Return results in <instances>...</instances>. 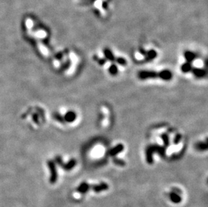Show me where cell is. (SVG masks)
Listing matches in <instances>:
<instances>
[{
  "instance_id": "obj_18",
  "label": "cell",
  "mask_w": 208,
  "mask_h": 207,
  "mask_svg": "<svg viewBox=\"0 0 208 207\" xmlns=\"http://www.w3.org/2000/svg\"><path fill=\"white\" fill-rule=\"evenodd\" d=\"M115 61L117 63L121 65L122 66H125L127 65V61L125 60V59L123 57H118L115 59Z\"/></svg>"
},
{
  "instance_id": "obj_20",
  "label": "cell",
  "mask_w": 208,
  "mask_h": 207,
  "mask_svg": "<svg viewBox=\"0 0 208 207\" xmlns=\"http://www.w3.org/2000/svg\"><path fill=\"white\" fill-rule=\"evenodd\" d=\"M181 139H182V135L179 133H177L175 136L174 139H173V143H174L175 145H177L178 142L181 141Z\"/></svg>"
},
{
  "instance_id": "obj_1",
  "label": "cell",
  "mask_w": 208,
  "mask_h": 207,
  "mask_svg": "<svg viewBox=\"0 0 208 207\" xmlns=\"http://www.w3.org/2000/svg\"><path fill=\"white\" fill-rule=\"evenodd\" d=\"M139 79L144 80L147 79H155L158 77V73L153 71H141L137 73Z\"/></svg>"
},
{
  "instance_id": "obj_3",
  "label": "cell",
  "mask_w": 208,
  "mask_h": 207,
  "mask_svg": "<svg viewBox=\"0 0 208 207\" xmlns=\"http://www.w3.org/2000/svg\"><path fill=\"white\" fill-rule=\"evenodd\" d=\"M124 150V145L123 144H118L116 146H114L113 148H112L111 149L108 151V154L112 157H114L117 155H118L119 153L122 152Z\"/></svg>"
},
{
  "instance_id": "obj_2",
  "label": "cell",
  "mask_w": 208,
  "mask_h": 207,
  "mask_svg": "<svg viewBox=\"0 0 208 207\" xmlns=\"http://www.w3.org/2000/svg\"><path fill=\"white\" fill-rule=\"evenodd\" d=\"M158 77L160 78L162 80L169 81L172 78V73L171 71H170L168 69L162 70V71L158 73Z\"/></svg>"
},
{
  "instance_id": "obj_6",
  "label": "cell",
  "mask_w": 208,
  "mask_h": 207,
  "mask_svg": "<svg viewBox=\"0 0 208 207\" xmlns=\"http://www.w3.org/2000/svg\"><path fill=\"white\" fill-rule=\"evenodd\" d=\"M191 72L193 73V74L195 76L198 77V78H201L204 77L205 75H206V71L205 70L200 68H192Z\"/></svg>"
},
{
  "instance_id": "obj_16",
  "label": "cell",
  "mask_w": 208,
  "mask_h": 207,
  "mask_svg": "<svg viewBox=\"0 0 208 207\" xmlns=\"http://www.w3.org/2000/svg\"><path fill=\"white\" fill-rule=\"evenodd\" d=\"M170 198H171L172 202H174V203H179V202L181 201V198L177 194H175V193H172L170 194Z\"/></svg>"
},
{
  "instance_id": "obj_24",
  "label": "cell",
  "mask_w": 208,
  "mask_h": 207,
  "mask_svg": "<svg viewBox=\"0 0 208 207\" xmlns=\"http://www.w3.org/2000/svg\"><path fill=\"white\" fill-rule=\"evenodd\" d=\"M140 53L142 54V55H143V56H146V53H147V51H146L145 49H143V48H141L140 49Z\"/></svg>"
},
{
  "instance_id": "obj_4",
  "label": "cell",
  "mask_w": 208,
  "mask_h": 207,
  "mask_svg": "<svg viewBox=\"0 0 208 207\" xmlns=\"http://www.w3.org/2000/svg\"><path fill=\"white\" fill-rule=\"evenodd\" d=\"M154 150L152 145H149L147 147L146 149V160H147L148 163L152 164L153 163V154H154Z\"/></svg>"
},
{
  "instance_id": "obj_7",
  "label": "cell",
  "mask_w": 208,
  "mask_h": 207,
  "mask_svg": "<svg viewBox=\"0 0 208 207\" xmlns=\"http://www.w3.org/2000/svg\"><path fill=\"white\" fill-rule=\"evenodd\" d=\"M184 56H185L186 62L191 63V62H193L195 60V59L196 58V55L190 50H186L185 51V53H184Z\"/></svg>"
},
{
  "instance_id": "obj_17",
  "label": "cell",
  "mask_w": 208,
  "mask_h": 207,
  "mask_svg": "<svg viewBox=\"0 0 208 207\" xmlns=\"http://www.w3.org/2000/svg\"><path fill=\"white\" fill-rule=\"evenodd\" d=\"M113 162L115 163L116 165H119V166H123L125 165V162L123 160H121V159L117 158V157H114L113 159Z\"/></svg>"
},
{
  "instance_id": "obj_21",
  "label": "cell",
  "mask_w": 208,
  "mask_h": 207,
  "mask_svg": "<svg viewBox=\"0 0 208 207\" xmlns=\"http://www.w3.org/2000/svg\"><path fill=\"white\" fill-rule=\"evenodd\" d=\"M50 168H51V169L52 173H53L51 181L55 182V179H56V176H57V175H56V174H55V167H54V165H53V163H50Z\"/></svg>"
},
{
  "instance_id": "obj_13",
  "label": "cell",
  "mask_w": 208,
  "mask_h": 207,
  "mask_svg": "<svg viewBox=\"0 0 208 207\" xmlns=\"http://www.w3.org/2000/svg\"><path fill=\"white\" fill-rule=\"evenodd\" d=\"M107 188H108V185L106 184H105V183H103V184H101L100 185H94V186L93 187V190H94L95 192H98L102 190L107 189Z\"/></svg>"
},
{
  "instance_id": "obj_8",
  "label": "cell",
  "mask_w": 208,
  "mask_h": 207,
  "mask_svg": "<svg viewBox=\"0 0 208 207\" xmlns=\"http://www.w3.org/2000/svg\"><path fill=\"white\" fill-rule=\"evenodd\" d=\"M152 146L154 152H158L160 155L162 156H164L165 155V152H166V147L164 146H160L158 145H152Z\"/></svg>"
},
{
  "instance_id": "obj_9",
  "label": "cell",
  "mask_w": 208,
  "mask_h": 207,
  "mask_svg": "<svg viewBox=\"0 0 208 207\" xmlns=\"http://www.w3.org/2000/svg\"><path fill=\"white\" fill-rule=\"evenodd\" d=\"M157 55H158V54H157V52L155 50L151 49L149 51H148L147 53H146V55L145 56H146L145 60L146 61H150L152 60H153V59L156 58Z\"/></svg>"
},
{
  "instance_id": "obj_10",
  "label": "cell",
  "mask_w": 208,
  "mask_h": 207,
  "mask_svg": "<svg viewBox=\"0 0 208 207\" xmlns=\"http://www.w3.org/2000/svg\"><path fill=\"white\" fill-rule=\"evenodd\" d=\"M76 117L77 116L76 113L73 111H70L67 113V114L65 115L64 118H65V120L67 121V122H74V121L76 120Z\"/></svg>"
},
{
  "instance_id": "obj_11",
  "label": "cell",
  "mask_w": 208,
  "mask_h": 207,
  "mask_svg": "<svg viewBox=\"0 0 208 207\" xmlns=\"http://www.w3.org/2000/svg\"><path fill=\"white\" fill-rule=\"evenodd\" d=\"M193 68V67H192L191 63H188V62H186V63H183L181 67V70L182 71V72L185 73H189L191 71V69Z\"/></svg>"
},
{
  "instance_id": "obj_23",
  "label": "cell",
  "mask_w": 208,
  "mask_h": 207,
  "mask_svg": "<svg viewBox=\"0 0 208 207\" xmlns=\"http://www.w3.org/2000/svg\"><path fill=\"white\" fill-rule=\"evenodd\" d=\"M97 61L98 62V63L100 65H104L106 63V59H104V58H101V59H99V58H98V59L97 60Z\"/></svg>"
},
{
  "instance_id": "obj_5",
  "label": "cell",
  "mask_w": 208,
  "mask_h": 207,
  "mask_svg": "<svg viewBox=\"0 0 208 207\" xmlns=\"http://www.w3.org/2000/svg\"><path fill=\"white\" fill-rule=\"evenodd\" d=\"M103 53H104V55H105V57L106 60L110 61L111 62L115 61L116 58L114 57L113 52H112V51L109 49V48H105V49L103 50Z\"/></svg>"
},
{
  "instance_id": "obj_15",
  "label": "cell",
  "mask_w": 208,
  "mask_h": 207,
  "mask_svg": "<svg viewBox=\"0 0 208 207\" xmlns=\"http://www.w3.org/2000/svg\"><path fill=\"white\" fill-rule=\"evenodd\" d=\"M195 147L198 150L200 151H205L207 150V142H197L195 145Z\"/></svg>"
},
{
  "instance_id": "obj_22",
  "label": "cell",
  "mask_w": 208,
  "mask_h": 207,
  "mask_svg": "<svg viewBox=\"0 0 208 207\" xmlns=\"http://www.w3.org/2000/svg\"><path fill=\"white\" fill-rule=\"evenodd\" d=\"M76 163V161L75 160H71V161H69V162L68 163V165H66V167H65L66 168H65V169H71V168H73V167L75 166Z\"/></svg>"
},
{
  "instance_id": "obj_12",
  "label": "cell",
  "mask_w": 208,
  "mask_h": 207,
  "mask_svg": "<svg viewBox=\"0 0 208 207\" xmlns=\"http://www.w3.org/2000/svg\"><path fill=\"white\" fill-rule=\"evenodd\" d=\"M161 139L162 140V141H163V143L165 147H168L170 145V138L169 134L167 133H162L160 135Z\"/></svg>"
},
{
  "instance_id": "obj_19",
  "label": "cell",
  "mask_w": 208,
  "mask_h": 207,
  "mask_svg": "<svg viewBox=\"0 0 208 207\" xmlns=\"http://www.w3.org/2000/svg\"><path fill=\"white\" fill-rule=\"evenodd\" d=\"M88 188H89L88 184H86V183H83V184H82L80 186H79V188H78V190L79 191V192H85L88 189Z\"/></svg>"
},
{
  "instance_id": "obj_14",
  "label": "cell",
  "mask_w": 208,
  "mask_h": 207,
  "mask_svg": "<svg viewBox=\"0 0 208 207\" xmlns=\"http://www.w3.org/2000/svg\"><path fill=\"white\" fill-rule=\"evenodd\" d=\"M109 73L112 75H116L118 73V67L115 64H112L108 68Z\"/></svg>"
}]
</instances>
